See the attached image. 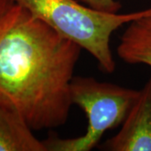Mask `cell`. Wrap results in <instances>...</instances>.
<instances>
[{"label": "cell", "mask_w": 151, "mask_h": 151, "mask_svg": "<svg viewBox=\"0 0 151 151\" xmlns=\"http://www.w3.org/2000/svg\"><path fill=\"white\" fill-rule=\"evenodd\" d=\"M117 54L126 63L151 66V13L129 23L120 38Z\"/></svg>", "instance_id": "cell-6"}, {"label": "cell", "mask_w": 151, "mask_h": 151, "mask_svg": "<svg viewBox=\"0 0 151 151\" xmlns=\"http://www.w3.org/2000/svg\"><path fill=\"white\" fill-rule=\"evenodd\" d=\"M0 151H47L16 111L0 107Z\"/></svg>", "instance_id": "cell-5"}, {"label": "cell", "mask_w": 151, "mask_h": 151, "mask_svg": "<svg viewBox=\"0 0 151 151\" xmlns=\"http://www.w3.org/2000/svg\"><path fill=\"white\" fill-rule=\"evenodd\" d=\"M101 148L109 151H151V75L139 91L121 129Z\"/></svg>", "instance_id": "cell-4"}, {"label": "cell", "mask_w": 151, "mask_h": 151, "mask_svg": "<svg viewBox=\"0 0 151 151\" xmlns=\"http://www.w3.org/2000/svg\"><path fill=\"white\" fill-rule=\"evenodd\" d=\"M81 50L14 0H0V107L33 130L64 125Z\"/></svg>", "instance_id": "cell-1"}, {"label": "cell", "mask_w": 151, "mask_h": 151, "mask_svg": "<svg viewBox=\"0 0 151 151\" xmlns=\"http://www.w3.org/2000/svg\"><path fill=\"white\" fill-rule=\"evenodd\" d=\"M63 37L86 50L101 70L111 74L116 62L111 35L126 24L151 13V8L129 14H108L81 5L75 0H14Z\"/></svg>", "instance_id": "cell-2"}, {"label": "cell", "mask_w": 151, "mask_h": 151, "mask_svg": "<svg viewBox=\"0 0 151 151\" xmlns=\"http://www.w3.org/2000/svg\"><path fill=\"white\" fill-rule=\"evenodd\" d=\"M86 5L93 9L108 14H117L122 4L117 0H82Z\"/></svg>", "instance_id": "cell-7"}, {"label": "cell", "mask_w": 151, "mask_h": 151, "mask_svg": "<svg viewBox=\"0 0 151 151\" xmlns=\"http://www.w3.org/2000/svg\"><path fill=\"white\" fill-rule=\"evenodd\" d=\"M72 105L81 108L87 117V129L81 136L61 139L50 136L43 140L47 151H89L106 131L123 124L139 95V91L99 81L92 77L75 76L70 86Z\"/></svg>", "instance_id": "cell-3"}]
</instances>
